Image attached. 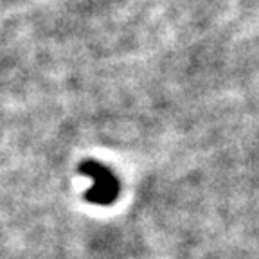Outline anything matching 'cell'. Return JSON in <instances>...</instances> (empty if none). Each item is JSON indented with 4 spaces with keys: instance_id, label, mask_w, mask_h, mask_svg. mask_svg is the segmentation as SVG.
<instances>
[{
    "instance_id": "cell-1",
    "label": "cell",
    "mask_w": 259,
    "mask_h": 259,
    "mask_svg": "<svg viewBox=\"0 0 259 259\" xmlns=\"http://www.w3.org/2000/svg\"><path fill=\"white\" fill-rule=\"evenodd\" d=\"M81 175L90 178V187L85 198L94 205H110L119 196V180L106 166L96 160L81 164Z\"/></svg>"
}]
</instances>
